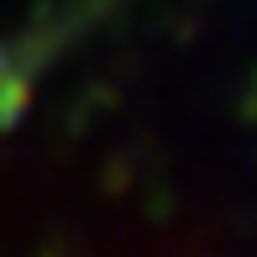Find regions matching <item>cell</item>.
Returning <instances> with one entry per match:
<instances>
[{"mask_svg":"<svg viewBox=\"0 0 257 257\" xmlns=\"http://www.w3.org/2000/svg\"><path fill=\"white\" fill-rule=\"evenodd\" d=\"M27 110H32V79L0 68V132H16Z\"/></svg>","mask_w":257,"mask_h":257,"instance_id":"1","label":"cell"},{"mask_svg":"<svg viewBox=\"0 0 257 257\" xmlns=\"http://www.w3.org/2000/svg\"><path fill=\"white\" fill-rule=\"evenodd\" d=\"M132 184H137V173H132V158H126V153L105 158V168H100V189L110 194V200H121V194H132Z\"/></svg>","mask_w":257,"mask_h":257,"instance_id":"2","label":"cell"},{"mask_svg":"<svg viewBox=\"0 0 257 257\" xmlns=\"http://www.w3.org/2000/svg\"><path fill=\"white\" fill-rule=\"evenodd\" d=\"M231 115H236L241 126H257V84H247V89L231 95Z\"/></svg>","mask_w":257,"mask_h":257,"instance_id":"3","label":"cell"},{"mask_svg":"<svg viewBox=\"0 0 257 257\" xmlns=\"http://www.w3.org/2000/svg\"><path fill=\"white\" fill-rule=\"evenodd\" d=\"M63 115H68V121H63V132H68V137H84V132H89V115H95V105H89L84 95H79V100L68 105Z\"/></svg>","mask_w":257,"mask_h":257,"instance_id":"4","label":"cell"},{"mask_svg":"<svg viewBox=\"0 0 257 257\" xmlns=\"http://www.w3.org/2000/svg\"><path fill=\"white\" fill-rule=\"evenodd\" d=\"M84 100L95 105V110H115V105H121V84H105V79H95V84L84 89Z\"/></svg>","mask_w":257,"mask_h":257,"instance_id":"5","label":"cell"},{"mask_svg":"<svg viewBox=\"0 0 257 257\" xmlns=\"http://www.w3.org/2000/svg\"><path fill=\"white\" fill-rule=\"evenodd\" d=\"M168 215H173V194H168V189L158 184V189L147 194V220H153V226H163Z\"/></svg>","mask_w":257,"mask_h":257,"instance_id":"6","label":"cell"},{"mask_svg":"<svg viewBox=\"0 0 257 257\" xmlns=\"http://www.w3.org/2000/svg\"><path fill=\"white\" fill-rule=\"evenodd\" d=\"M194 37H200V21H194V16H184V21H173V42H179V48H189Z\"/></svg>","mask_w":257,"mask_h":257,"instance_id":"7","label":"cell"},{"mask_svg":"<svg viewBox=\"0 0 257 257\" xmlns=\"http://www.w3.org/2000/svg\"><path fill=\"white\" fill-rule=\"evenodd\" d=\"M37 257H63V241H48V247H42Z\"/></svg>","mask_w":257,"mask_h":257,"instance_id":"8","label":"cell"},{"mask_svg":"<svg viewBox=\"0 0 257 257\" xmlns=\"http://www.w3.org/2000/svg\"><path fill=\"white\" fill-rule=\"evenodd\" d=\"M252 84H257V63H252Z\"/></svg>","mask_w":257,"mask_h":257,"instance_id":"9","label":"cell"}]
</instances>
